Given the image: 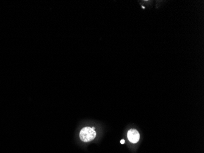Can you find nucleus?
<instances>
[{"instance_id": "f03ea898", "label": "nucleus", "mask_w": 204, "mask_h": 153, "mask_svg": "<svg viewBox=\"0 0 204 153\" xmlns=\"http://www.w3.org/2000/svg\"><path fill=\"white\" fill-rule=\"evenodd\" d=\"M127 137L130 142L133 143H136L139 141L140 138L138 131L136 129H130L127 133Z\"/></svg>"}, {"instance_id": "f257e3e1", "label": "nucleus", "mask_w": 204, "mask_h": 153, "mask_svg": "<svg viewBox=\"0 0 204 153\" xmlns=\"http://www.w3.org/2000/svg\"><path fill=\"white\" fill-rule=\"evenodd\" d=\"M94 127H86L81 130L80 132V138L84 142H89L93 140L96 137V132Z\"/></svg>"}, {"instance_id": "7ed1b4c3", "label": "nucleus", "mask_w": 204, "mask_h": 153, "mask_svg": "<svg viewBox=\"0 0 204 153\" xmlns=\"http://www.w3.org/2000/svg\"><path fill=\"white\" fill-rule=\"evenodd\" d=\"M120 143H122V144H123V143H125V141H124V140H121V141H120Z\"/></svg>"}]
</instances>
